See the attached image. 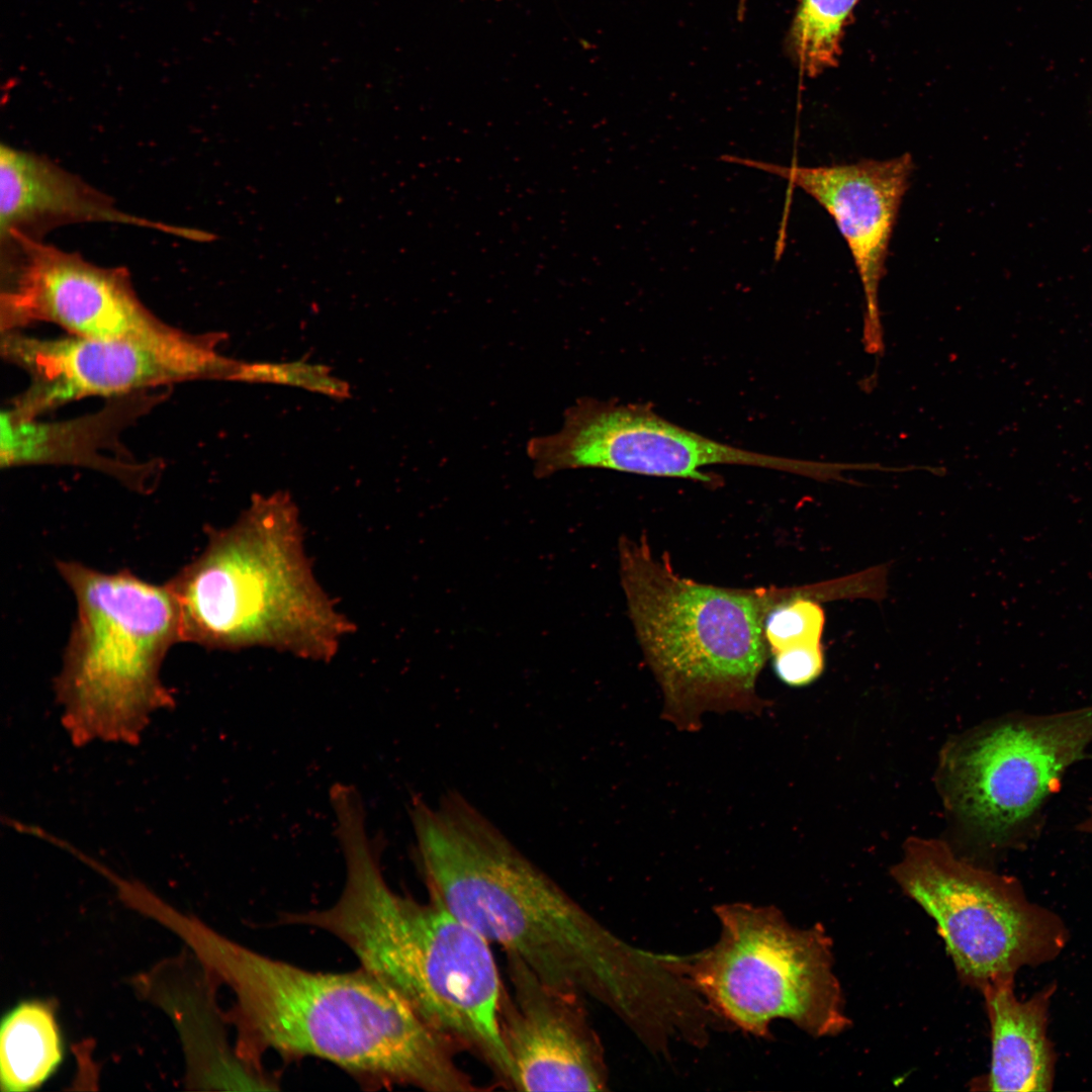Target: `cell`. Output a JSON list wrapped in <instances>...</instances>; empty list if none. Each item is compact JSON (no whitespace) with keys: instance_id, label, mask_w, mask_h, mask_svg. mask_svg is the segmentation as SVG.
I'll use <instances>...</instances> for the list:
<instances>
[{"instance_id":"cell-10","label":"cell","mask_w":1092,"mask_h":1092,"mask_svg":"<svg viewBox=\"0 0 1092 1092\" xmlns=\"http://www.w3.org/2000/svg\"><path fill=\"white\" fill-rule=\"evenodd\" d=\"M1 332L34 323L70 335L128 342L216 369L222 333L190 335L154 315L124 268L101 267L76 253L20 234L1 241Z\"/></svg>"},{"instance_id":"cell-20","label":"cell","mask_w":1092,"mask_h":1092,"mask_svg":"<svg viewBox=\"0 0 1092 1092\" xmlns=\"http://www.w3.org/2000/svg\"><path fill=\"white\" fill-rule=\"evenodd\" d=\"M831 584L821 582L794 587L790 597L776 604L765 615L763 634L770 654L808 644H820L825 613L819 601H830Z\"/></svg>"},{"instance_id":"cell-4","label":"cell","mask_w":1092,"mask_h":1092,"mask_svg":"<svg viewBox=\"0 0 1092 1092\" xmlns=\"http://www.w3.org/2000/svg\"><path fill=\"white\" fill-rule=\"evenodd\" d=\"M166 584L181 641L217 650L264 647L331 661L355 626L321 586L290 493H255Z\"/></svg>"},{"instance_id":"cell-12","label":"cell","mask_w":1092,"mask_h":1092,"mask_svg":"<svg viewBox=\"0 0 1092 1092\" xmlns=\"http://www.w3.org/2000/svg\"><path fill=\"white\" fill-rule=\"evenodd\" d=\"M510 994L503 990L500 1035L519 1091H605L608 1069L602 1042L582 998L542 981L507 953Z\"/></svg>"},{"instance_id":"cell-18","label":"cell","mask_w":1092,"mask_h":1092,"mask_svg":"<svg viewBox=\"0 0 1092 1092\" xmlns=\"http://www.w3.org/2000/svg\"><path fill=\"white\" fill-rule=\"evenodd\" d=\"M63 1041L53 1007L24 1001L8 1011L0 1030V1081L3 1091H30L55 1074Z\"/></svg>"},{"instance_id":"cell-21","label":"cell","mask_w":1092,"mask_h":1092,"mask_svg":"<svg viewBox=\"0 0 1092 1092\" xmlns=\"http://www.w3.org/2000/svg\"><path fill=\"white\" fill-rule=\"evenodd\" d=\"M235 381L291 385L336 399L350 396L348 382L331 374V368L303 360L272 363L242 362Z\"/></svg>"},{"instance_id":"cell-2","label":"cell","mask_w":1092,"mask_h":1092,"mask_svg":"<svg viewBox=\"0 0 1092 1092\" xmlns=\"http://www.w3.org/2000/svg\"><path fill=\"white\" fill-rule=\"evenodd\" d=\"M170 929L235 995L237 1052L259 1065L275 1051L329 1061L365 1082L431 1092L474 1091L456 1049L399 994L363 968L313 973L250 949L200 920L175 914Z\"/></svg>"},{"instance_id":"cell-17","label":"cell","mask_w":1092,"mask_h":1092,"mask_svg":"<svg viewBox=\"0 0 1092 1092\" xmlns=\"http://www.w3.org/2000/svg\"><path fill=\"white\" fill-rule=\"evenodd\" d=\"M991 1025L992 1057L985 1082L991 1091L1051 1090L1054 1055L1046 1037L1051 991L1018 1000L1013 978L982 990Z\"/></svg>"},{"instance_id":"cell-11","label":"cell","mask_w":1092,"mask_h":1092,"mask_svg":"<svg viewBox=\"0 0 1092 1092\" xmlns=\"http://www.w3.org/2000/svg\"><path fill=\"white\" fill-rule=\"evenodd\" d=\"M527 453L536 477L562 470L602 468L711 482L702 468L715 464L770 468L837 480L841 465L760 454L676 426L646 405L582 397L568 407L555 434L532 438Z\"/></svg>"},{"instance_id":"cell-3","label":"cell","mask_w":1092,"mask_h":1092,"mask_svg":"<svg viewBox=\"0 0 1092 1092\" xmlns=\"http://www.w3.org/2000/svg\"><path fill=\"white\" fill-rule=\"evenodd\" d=\"M346 880L325 909L285 914L282 922L325 930L343 941L361 968L399 994L456 1050L472 1053L512 1088L513 1067L499 1030L503 986L490 943L439 902L394 892L369 835L365 808L335 814Z\"/></svg>"},{"instance_id":"cell-8","label":"cell","mask_w":1092,"mask_h":1092,"mask_svg":"<svg viewBox=\"0 0 1092 1092\" xmlns=\"http://www.w3.org/2000/svg\"><path fill=\"white\" fill-rule=\"evenodd\" d=\"M891 875L933 918L967 986L982 990L1012 979L1063 946L1060 922L1030 904L1016 882L958 856L945 842L907 840Z\"/></svg>"},{"instance_id":"cell-22","label":"cell","mask_w":1092,"mask_h":1092,"mask_svg":"<svg viewBox=\"0 0 1092 1092\" xmlns=\"http://www.w3.org/2000/svg\"><path fill=\"white\" fill-rule=\"evenodd\" d=\"M777 676L790 687H805L824 670L825 655L820 644L790 647L771 654Z\"/></svg>"},{"instance_id":"cell-19","label":"cell","mask_w":1092,"mask_h":1092,"mask_svg":"<svg viewBox=\"0 0 1092 1092\" xmlns=\"http://www.w3.org/2000/svg\"><path fill=\"white\" fill-rule=\"evenodd\" d=\"M858 0H801L788 34V47L803 73L817 76L840 53L843 28Z\"/></svg>"},{"instance_id":"cell-14","label":"cell","mask_w":1092,"mask_h":1092,"mask_svg":"<svg viewBox=\"0 0 1092 1092\" xmlns=\"http://www.w3.org/2000/svg\"><path fill=\"white\" fill-rule=\"evenodd\" d=\"M725 162L755 168L787 180L812 196L833 217L852 255L864 293L863 346L882 352L879 286L913 160L903 154L887 160H863L816 167L782 166L723 156Z\"/></svg>"},{"instance_id":"cell-9","label":"cell","mask_w":1092,"mask_h":1092,"mask_svg":"<svg viewBox=\"0 0 1092 1092\" xmlns=\"http://www.w3.org/2000/svg\"><path fill=\"white\" fill-rule=\"evenodd\" d=\"M1091 742L1092 705L989 723L945 749L939 768L944 801L981 843L1011 844Z\"/></svg>"},{"instance_id":"cell-7","label":"cell","mask_w":1092,"mask_h":1092,"mask_svg":"<svg viewBox=\"0 0 1092 1092\" xmlns=\"http://www.w3.org/2000/svg\"><path fill=\"white\" fill-rule=\"evenodd\" d=\"M714 911L717 942L680 959L682 974L711 1012L759 1037L769 1036L778 1018L815 1037L849 1025L832 941L821 924L795 927L775 906L733 903Z\"/></svg>"},{"instance_id":"cell-16","label":"cell","mask_w":1092,"mask_h":1092,"mask_svg":"<svg viewBox=\"0 0 1092 1092\" xmlns=\"http://www.w3.org/2000/svg\"><path fill=\"white\" fill-rule=\"evenodd\" d=\"M91 221L132 224L195 242L210 239L205 231L121 211L108 196L49 159L1 145L0 239L14 234L39 239L51 228Z\"/></svg>"},{"instance_id":"cell-23","label":"cell","mask_w":1092,"mask_h":1092,"mask_svg":"<svg viewBox=\"0 0 1092 1092\" xmlns=\"http://www.w3.org/2000/svg\"><path fill=\"white\" fill-rule=\"evenodd\" d=\"M1077 829L1083 833L1092 835V804L1089 807L1087 815L1078 824Z\"/></svg>"},{"instance_id":"cell-15","label":"cell","mask_w":1092,"mask_h":1092,"mask_svg":"<svg viewBox=\"0 0 1092 1092\" xmlns=\"http://www.w3.org/2000/svg\"><path fill=\"white\" fill-rule=\"evenodd\" d=\"M159 395L148 391L111 398L101 411L77 419L41 421L12 406L0 418L1 467L77 465L108 474L131 489L146 492L152 485L155 463L115 459L103 451L116 450V437L130 421L144 414Z\"/></svg>"},{"instance_id":"cell-1","label":"cell","mask_w":1092,"mask_h":1092,"mask_svg":"<svg viewBox=\"0 0 1092 1092\" xmlns=\"http://www.w3.org/2000/svg\"><path fill=\"white\" fill-rule=\"evenodd\" d=\"M410 818L430 898L542 981L639 1026L658 1004L663 957L617 937L457 793L415 797Z\"/></svg>"},{"instance_id":"cell-6","label":"cell","mask_w":1092,"mask_h":1092,"mask_svg":"<svg viewBox=\"0 0 1092 1092\" xmlns=\"http://www.w3.org/2000/svg\"><path fill=\"white\" fill-rule=\"evenodd\" d=\"M56 566L77 603L54 686L63 726L76 746L138 744L151 715L175 705L160 676L181 641L175 600L166 583L127 569L102 572L70 560Z\"/></svg>"},{"instance_id":"cell-13","label":"cell","mask_w":1092,"mask_h":1092,"mask_svg":"<svg viewBox=\"0 0 1092 1092\" xmlns=\"http://www.w3.org/2000/svg\"><path fill=\"white\" fill-rule=\"evenodd\" d=\"M1 353L29 377L11 406L30 417L84 397L113 398L208 379L200 367L142 345L70 334L37 338L17 330L2 332Z\"/></svg>"},{"instance_id":"cell-5","label":"cell","mask_w":1092,"mask_h":1092,"mask_svg":"<svg viewBox=\"0 0 1092 1092\" xmlns=\"http://www.w3.org/2000/svg\"><path fill=\"white\" fill-rule=\"evenodd\" d=\"M619 569L629 616L663 696L662 717L696 732L707 712L759 714L756 692L766 661L767 612L782 588L739 589L700 583L656 556L645 535L622 536Z\"/></svg>"}]
</instances>
